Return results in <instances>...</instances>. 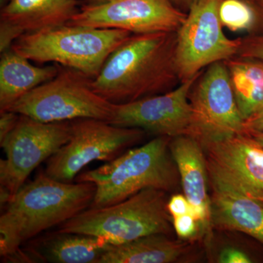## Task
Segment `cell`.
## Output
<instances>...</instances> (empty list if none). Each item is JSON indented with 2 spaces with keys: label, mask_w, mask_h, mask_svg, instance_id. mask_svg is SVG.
<instances>
[{
  "label": "cell",
  "mask_w": 263,
  "mask_h": 263,
  "mask_svg": "<svg viewBox=\"0 0 263 263\" xmlns=\"http://www.w3.org/2000/svg\"><path fill=\"white\" fill-rule=\"evenodd\" d=\"M257 2V8L256 10L258 14L259 24L263 26V0H256Z\"/></svg>",
  "instance_id": "obj_29"
},
{
  "label": "cell",
  "mask_w": 263,
  "mask_h": 263,
  "mask_svg": "<svg viewBox=\"0 0 263 263\" xmlns=\"http://www.w3.org/2000/svg\"><path fill=\"white\" fill-rule=\"evenodd\" d=\"M245 133H263V106L245 121Z\"/></svg>",
  "instance_id": "obj_27"
},
{
  "label": "cell",
  "mask_w": 263,
  "mask_h": 263,
  "mask_svg": "<svg viewBox=\"0 0 263 263\" xmlns=\"http://www.w3.org/2000/svg\"><path fill=\"white\" fill-rule=\"evenodd\" d=\"M212 186V226L241 232L263 245V203L228 186Z\"/></svg>",
  "instance_id": "obj_16"
},
{
  "label": "cell",
  "mask_w": 263,
  "mask_h": 263,
  "mask_svg": "<svg viewBox=\"0 0 263 263\" xmlns=\"http://www.w3.org/2000/svg\"><path fill=\"white\" fill-rule=\"evenodd\" d=\"M173 219L175 232L181 239H191L201 235L197 219L190 213Z\"/></svg>",
  "instance_id": "obj_23"
},
{
  "label": "cell",
  "mask_w": 263,
  "mask_h": 263,
  "mask_svg": "<svg viewBox=\"0 0 263 263\" xmlns=\"http://www.w3.org/2000/svg\"><path fill=\"white\" fill-rule=\"evenodd\" d=\"M211 183L263 203V148L247 133L202 146Z\"/></svg>",
  "instance_id": "obj_13"
},
{
  "label": "cell",
  "mask_w": 263,
  "mask_h": 263,
  "mask_svg": "<svg viewBox=\"0 0 263 263\" xmlns=\"http://www.w3.org/2000/svg\"><path fill=\"white\" fill-rule=\"evenodd\" d=\"M199 1L200 0H172L174 4L185 13H187L190 8Z\"/></svg>",
  "instance_id": "obj_28"
},
{
  "label": "cell",
  "mask_w": 263,
  "mask_h": 263,
  "mask_svg": "<svg viewBox=\"0 0 263 263\" xmlns=\"http://www.w3.org/2000/svg\"><path fill=\"white\" fill-rule=\"evenodd\" d=\"M92 81L81 71L60 66L53 79L34 88L8 110L41 122L95 119L110 123L116 105L95 92Z\"/></svg>",
  "instance_id": "obj_6"
},
{
  "label": "cell",
  "mask_w": 263,
  "mask_h": 263,
  "mask_svg": "<svg viewBox=\"0 0 263 263\" xmlns=\"http://www.w3.org/2000/svg\"><path fill=\"white\" fill-rule=\"evenodd\" d=\"M224 63L237 106L245 121L263 106V61L236 56Z\"/></svg>",
  "instance_id": "obj_20"
},
{
  "label": "cell",
  "mask_w": 263,
  "mask_h": 263,
  "mask_svg": "<svg viewBox=\"0 0 263 263\" xmlns=\"http://www.w3.org/2000/svg\"><path fill=\"white\" fill-rule=\"evenodd\" d=\"M170 150L179 172L183 195L190 205V214L197 219L201 235L212 227L211 197L208 194L206 158L200 142L195 137L171 138Z\"/></svg>",
  "instance_id": "obj_15"
},
{
  "label": "cell",
  "mask_w": 263,
  "mask_h": 263,
  "mask_svg": "<svg viewBox=\"0 0 263 263\" xmlns=\"http://www.w3.org/2000/svg\"><path fill=\"white\" fill-rule=\"evenodd\" d=\"M132 34L120 29L66 24L21 36L10 48L29 60L56 62L94 79L110 55Z\"/></svg>",
  "instance_id": "obj_4"
},
{
  "label": "cell",
  "mask_w": 263,
  "mask_h": 263,
  "mask_svg": "<svg viewBox=\"0 0 263 263\" xmlns=\"http://www.w3.org/2000/svg\"><path fill=\"white\" fill-rule=\"evenodd\" d=\"M96 187L89 182H62L41 172L24 184L0 216V256L5 260L32 239L89 209Z\"/></svg>",
  "instance_id": "obj_2"
},
{
  "label": "cell",
  "mask_w": 263,
  "mask_h": 263,
  "mask_svg": "<svg viewBox=\"0 0 263 263\" xmlns=\"http://www.w3.org/2000/svg\"><path fill=\"white\" fill-rule=\"evenodd\" d=\"M257 142V143L263 148V133H245Z\"/></svg>",
  "instance_id": "obj_30"
},
{
  "label": "cell",
  "mask_w": 263,
  "mask_h": 263,
  "mask_svg": "<svg viewBox=\"0 0 263 263\" xmlns=\"http://www.w3.org/2000/svg\"><path fill=\"white\" fill-rule=\"evenodd\" d=\"M176 32L132 34L110 55L96 78L95 92L114 105L167 92L180 84Z\"/></svg>",
  "instance_id": "obj_1"
},
{
  "label": "cell",
  "mask_w": 263,
  "mask_h": 263,
  "mask_svg": "<svg viewBox=\"0 0 263 263\" xmlns=\"http://www.w3.org/2000/svg\"><path fill=\"white\" fill-rule=\"evenodd\" d=\"M110 247L99 237L57 231L24 250L30 262L98 263Z\"/></svg>",
  "instance_id": "obj_17"
},
{
  "label": "cell",
  "mask_w": 263,
  "mask_h": 263,
  "mask_svg": "<svg viewBox=\"0 0 263 263\" xmlns=\"http://www.w3.org/2000/svg\"><path fill=\"white\" fill-rule=\"evenodd\" d=\"M165 193L145 189L113 205L90 207L60 224L57 231L99 237L111 246L151 234L168 235L172 228Z\"/></svg>",
  "instance_id": "obj_5"
},
{
  "label": "cell",
  "mask_w": 263,
  "mask_h": 263,
  "mask_svg": "<svg viewBox=\"0 0 263 263\" xmlns=\"http://www.w3.org/2000/svg\"><path fill=\"white\" fill-rule=\"evenodd\" d=\"M0 61V111H5L40 85L51 80L60 66L37 67L11 48L3 52Z\"/></svg>",
  "instance_id": "obj_18"
},
{
  "label": "cell",
  "mask_w": 263,
  "mask_h": 263,
  "mask_svg": "<svg viewBox=\"0 0 263 263\" xmlns=\"http://www.w3.org/2000/svg\"><path fill=\"white\" fill-rule=\"evenodd\" d=\"M110 0H84V5H96L106 3Z\"/></svg>",
  "instance_id": "obj_31"
},
{
  "label": "cell",
  "mask_w": 263,
  "mask_h": 263,
  "mask_svg": "<svg viewBox=\"0 0 263 263\" xmlns=\"http://www.w3.org/2000/svg\"><path fill=\"white\" fill-rule=\"evenodd\" d=\"M78 0H10L0 13V51L21 36L66 25L78 13Z\"/></svg>",
  "instance_id": "obj_14"
},
{
  "label": "cell",
  "mask_w": 263,
  "mask_h": 263,
  "mask_svg": "<svg viewBox=\"0 0 263 263\" xmlns=\"http://www.w3.org/2000/svg\"><path fill=\"white\" fill-rule=\"evenodd\" d=\"M167 209L173 218L184 215L190 211V205L184 195H175L167 202Z\"/></svg>",
  "instance_id": "obj_24"
},
{
  "label": "cell",
  "mask_w": 263,
  "mask_h": 263,
  "mask_svg": "<svg viewBox=\"0 0 263 263\" xmlns=\"http://www.w3.org/2000/svg\"><path fill=\"white\" fill-rule=\"evenodd\" d=\"M145 133L100 119L70 121V138L48 159L45 173L58 181L71 183L88 164L114 160L141 141Z\"/></svg>",
  "instance_id": "obj_8"
},
{
  "label": "cell",
  "mask_w": 263,
  "mask_h": 263,
  "mask_svg": "<svg viewBox=\"0 0 263 263\" xmlns=\"http://www.w3.org/2000/svg\"><path fill=\"white\" fill-rule=\"evenodd\" d=\"M219 17L223 27L233 32H252L259 24L257 10L248 0H222Z\"/></svg>",
  "instance_id": "obj_21"
},
{
  "label": "cell",
  "mask_w": 263,
  "mask_h": 263,
  "mask_svg": "<svg viewBox=\"0 0 263 263\" xmlns=\"http://www.w3.org/2000/svg\"><path fill=\"white\" fill-rule=\"evenodd\" d=\"M70 122H41L20 115L16 125L0 146V204L4 209L25 184L29 175L68 141Z\"/></svg>",
  "instance_id": "obj_7"
},
{
  "label": "cell",
  "mask_w": 263,
  "mask_h": 263,
  "mask_svg": "<svg viewBox=\"0 0 263 263\" xmlns=\"http://www.w3.org/2000/svg\"><path fill=\"white\" fill-rule=\"evenodd\" d=\"M187 246L165 234L145 235L136 240L111 246L98 263L174 262L187 251Z\"/></svg>",
  "instance_id": "obj_19"
},
{
  "label": "cell",
  "mask_w": 263,
  "mask_h": 263,
  "mask_svg": "<svg viewBox=\"0 0 263 263\" xmlns=\"http://www.w3.org/2000/svg\"><path fill=\"white\" fill-rule=\"evenodd\" d=\"M221 2H197L176 32V62L181 83L216 62L228 61L238 55L240 37L230 39L224 34L219 17Z\"/></svg>",
  "instance_id": "obj_9"
},
{
  "label": "cell",
  "mask_w": 263,
  "mask_h": 263,
  "mask_svg": "<svg viewBox=\"0 0 263 263\" xmlns=\"http://www.w3.org/2000/svg\"><path fill=\"white\" fill-rule=\"evenodd\" d=\"M193 122L191 136L202 146L245 133L224 62L209 66L190 91Z\"/></svg>",
  "instance_id": "obj_10"
},
{
  "label": "cell",
  "mask_w": 263,
  "mask_h": 263,
  "mask_svg": "<svg viewBox=\"0 0 263 263\" xmlns=\"http://www.w3.org/2000/svg\"><path fill=\"white\" fill-rule=\"evenodd\" d=\"M202 72L167 92L116 105L110 124L118 127L138 128L157 136L171 138L191 136L193 114L190 91Z\"/></svg>",
  "instance_id": "obj_12"
},
{
  "label": "cell",
  "mask_w": 263,
  "mask_h": 263,
  "mask_svg": "<svg viewBox=\"0 0 263 263\" xmlns=\"http://www.w3.org/2000/svg\"><path fill=\"white\" fill-rule=\"evenodd\" d=\"M186 17L172 0H110L83 5L67 24L141 34L177 32Z\"/></svg>",
  "instance_id": "obj_11"
},
{
  "label": "cell",
  "mask_w": 263,
  "mask_h": 263,
  "mask_svg": "<svg viewBox=\"0 0 263 263\" xmlns=\"http://www.w3.org/2000/svg\"><path fill=\"white\" fill-rule=\"evenodd\" d=\"M171 140L169 137L157 136L98 168L79 174L76 182L91 183L96 187L90 207L113 205L145 189L174 190L179 174L170 150Z\"/></svg>",
  "instance_id": "obj_3"
},
{
  "label": "cell",
  "mask_w": 263,
  "mask_h": 263,
  "mask_svg": "<svg viewBox=\"0 0 263 263\" xmlns=\"http://www.w3.org/2000/svg\"><path fill=\"white\" fill-rule=\"evenodd\" d=\"M248 1H250V2H252V0H248Z\"/></svg>",
  "instance_id": "obj_32"
},
{
  "label": "cell",
  "mask_w": 263,
  "mask_h": 263,
  "mask_svg": "<svg viewBox=\"0 0 263 263\" xmlns=\"http://www.w3.org/2000/svg\"><path fill=\"white\" fill-rule=\"evenodd\" d=\"M19 116L9 110L0 111V141L13 130L18 122Z\"/></svg>",
  "instance_id": "obj_26"
},
{
  "label": "cell",
  "mask_w": 263,
  "mask_h": 263,
  "mask_svg": "<svg viewBox=\"0 0 263 263\" xmlns=\"http://www.w3.org/2000/svg\"><path fill=\"white\" fill-rule=\"evenodd\" d=\"M252 259L240 249L229 247L221 251L218 257V262L220 263H250Z\"/></svg>",
  "instance_id": "obj_25"
},
{
  "label": "cell",
  "mask_w": 263,
  "mask_h": 263,
  "mask_svg": "<svg viewBox=\"0 0 263 263\" xmlns=\"http://www.w3.org/2000/svg\"><path fill=\"white\" fill-rule=\"evenodd\" d=\"M237 56L263 61V32L252 33L246 37H240Z\"/></svg>",
  "instance_id": "obj_22"
}]
</instances>
